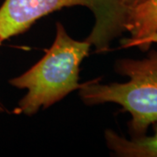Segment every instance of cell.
I'll return each mask as SVG.
<instances>
[{
    "mask_svg": "<svg viewBox=\"0 0 157 157\" xmlns=\"http://www.w3.org/2000/svg\"><path fill=\"white\" fill-rule=\"evenodd\" d=\"M154 134L127 139L112 130H107V147L121 157H157V121L152 125Z\"/></svg>",
    "mask_w": 157,
    "mask_h": 157,
    "instance_id": "obj_4",
    "label": "cell"
},
{
    "mask_svg": "<svg viewBox=\"0 0 157 157\" xmlns=\"http://www.w3.org/2000/svg\"><path fill=\"white\" fill-rule=\"evenodd\" d=\"M145 1L146 0H121V2L126 6H128V8L135 7V6H138V5H140Z\"/></svg>",
    "mask_w": 157,
    "mask_h": 157,
    "instance_id": "obj_7",
    "label": "cell"
},
{
    "mask_svg": "<svg viewBox=\"0 0 157 157\" xmlns=\"http://www.w3.org/2000/svg\"><path fill=\"white\" fill-rule=\"evenodd\" d=\"M126 31L131 40H138L157 32V0H146L129 8Z\"/></svg>",
    "mask_w": 157,
    "mask_h": 157,
    "instance_id": "obj_5",
    "label": "cell"
},
{
    "mask_svg": "<svg viewBox=\"0 0 157 157\" xmlns=\"http://www.w3.org/2000/svg\"><path fill=\"white\" fill-rule=\"evenodd\" d=\"M2 42H3V41L0 39V45H1V43H2ZM4 111H5V108L3 107V106H1V104H0V113L4 112Z\"/></svg>",
    "mask_w": 157,
    "mask_h": 157,
    "instance_id": "obj_8",
    "label": "cell"
},
{
    "mask_svg": "<svg viewBox=\"0 0 157 157\" xmlns=\"http://www.w3.org/2000/svg\"><path fill=\"white\" fill-rule=\"evenodd\" d=\"M114 70L128 77V81L104 85L97 78L81 84L79 96L86 105H120L131 115V136L147 135L149 126L157 121V51L149 52L142 59H118Z\"/></svg>",
    "mask_w": 157,
    "mask_h": 157,
    "instance_id": "obj_2",
    "label": "cell"
},
{
    "mask_svg": "<svg viewBox=\"0 0 157 157\" xmlns=\"http://www.w3.org/2000/svg\"><path fill=\"white\" fill-rule=\"evenodd\" d=\"M157 44V32L147 37L138 40H131L129 39H124L121 40V48H129L138 46L140 50L147 51L149 49L152 44Z\"/></svg>",
    "mask_w": 157,
    "mask_h": 157,
    "instance_id": "obj_6",
    "label": "cell"
},
{
    "mask_svg": "<svg viewBox=\"0 0 157 157\" xmlns=\"http://www.w3.org/2000/svg\"><path fill=\"white\" fill-rule=\"evenodd\" d=\"M77 6L89 8L95 16V25L86 40L98 51L107 50L113 39L126 31L129 8L121 0H5L0 7V39L25 33L53 11Z\"/></svg>",
    "mask_w": 157,
    "mask_h": 157,
    "instance_id": "obj_3",
    "label": "cell"
},
{
    "mask_svg": "<svg viewBox=\"0 0 157 157\" xmlns=\"http://www.w3.org/2000/svg\"><path fill=\"white\" fill-rule=\"evenodd\" d=\"M87 40L72 39L61 23H56L54 42L44 57L22 75L10 79L17 88L27 89L15 113L33 115L40 107H50L74 90L79 89V65L88 55Z\"/></svg>",
    "mask_w": 157,
    "mask_h": 157,
    "instance_id": "obj_1",
    "label": "cell"
}]
</instances>
